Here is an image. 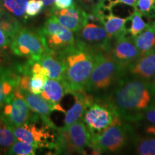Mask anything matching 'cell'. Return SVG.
<instances>
[{"instance_id": "7", "label": "cell", "mask_w": 155, "mask_h": 155, "mask_svg": "<svg viewBox=\"0 0 155 155\" xmlns=\"http://www.w3.org/2000/svg\"><path fill=\"white\" fill-rule=\"evenodd\" d=\"M75 41L79 45L95 53L108 52L111 48V38L98 18L88 13V20L83 28L76 32Z\"/></svg>"}, {"instance_id": "27", "label": "cell", "mask_w": 155, "mask_h": 155, "mask_svg": "<svg viewBox=\"0 0 155 155\" xmlns=\"http://www.w3.org/2000/svg\"><path fill=\"white\" fill-rule=\"evenodd\" d=\"M38 149L35 145L16 140L7 150V154L34 155Z\"/></svg>"}, {"instance_id": "38", "label": "cell", "mask_w": 155, "mask_h": 155, "mask_svg": "<svg viewBox=\"0 0 155 155\" xmlns=\"http://www.w3.org/2000/svg\"><path fill=\"white\" fill-rule=\"evenodd\" d=\"M152 86V85H151ZM152 91H153V93H154V98H155V86H152Z\"/></svg>"}, {"instance_id": "20", "label": "cell", "mask_w": 155, "mask_h": 155, "mask_svg": "<svg viewBox=\"0 0 155 155\" xmlns=\"http://www.w3.org/2000/svg\"><path fill=\"white\" fill-rule=\"evenodd\" d=\"M134 38V43L140 52L141 55L155 48V28L150 23L141 33Z\"/></svg>"}, {"instance_id": "6", "label": "cell", "mask_w": 155, "mask_h": 155, "mask_svg": "<svg viewBox=\"0 0 155 155\" xmlns=\"http://www.w3.org/2000/svg\"><path fill=\"white\" fill-rule=\"evenodd\" d=\"M10 48L14 55L34 61H38L45 54L51 53L40 29L22 27L12 41Z\"/></svg>"}, {"instance_id": "37", "label": "cell", "mask_w": 155, "mask_h": 155, "mask_svg": "<svg viewBox=\"0 0 155 155\" xmlns=\"http://www.w3.org/2000/svg\"><path fill=\"white\" fill-rule=\"evenodd\" d=\"M4 9L2 8V0H0V12L3 11Z\"/></svg>"}, {"instance_id": "21", "label": "cell", "mask_w": 155, "mask_h": 155, "mask_svg": "<svg viewBox=\"0 0 155 155\" xmlns=\"http://www.w3.org/2000/svg\"><path fill=\"white\" fill-rule=\"evenodd\" d=\"M0 28L12 41L22 25L18 19L3 10L0 12Z\"/></svg>"}, {"instance_id": "5", "label": "cell", "mask_w": 155, "mask_h": 155, "mask_svg": "<svg viewBox=\"0 0 155 155\" xmlns=\"http://www.w3.org/2000/svg\"><path fill=\"white\" fill-rule=\"evenodd\" d=\"M131 134H132V127L123 123V119L116 115L106 129L91 138L89 147L95 154H100L103 152H120L126 147Z\"/></svg>"}, {"instance_id": "3", "label": "cell", "mask_w": 155, "mask_h": 155, "mask_svg": "<svg viewBox=\"0 0 155 155\" xmlns=\"http://www.w3.org/2000/svg\"><path fill=\"white\" fill-rule=\"evenodd\" d=\"M127 72V70L114 59L111 52H98L86 91L101 98L105 96Z\"/></svg>"}, {"instance_id": "39", "label": "cell", "mask_w": 155, "mask_h": 155, "mask_svg": "<svg viewBox=\"0 0 155 155\" xmlns=\"http://www.w3.org/2000/svg\"><path fill=\"white\" fill-rule=\"evenodd\" d=\"M152 25H154V28H155V21H154V22H152Z\"/></svg>"}, {"instance_id": "33", "label": "cell", "mask_w": 155, "mask_h": 155, "mask_svg": "<svg viewBox=\"0 0 155 155\" xmlns=\"http://www.w3.org/2000/svg\"><path fill=\"white\" fill-rule=\"evenodd\" d=\"M12 43V40L0 28V51L7 49Z\"/></svg>"}, {"instance_id": "11", "label": "cell", "mask_w": 155, "mask_h": 155, "mask_svg": "<svg viewBox=\"0 0 155 155\" xmlns=\"http://www.w3.org/2000/svg\"><path fill=\"white\" fill-rule=\"evenodd\" d=\"M128 34L125 33L114 38V43H111L110 50L114 59L127 70L141 56L133 37L127 36Z\"/></svg>"}, {"instance_id": "12", "label": "cell", "mask_w": 155, "mask_h": 155, "mask_svg": "<svg viewBox=\"0 0 155 155\" xmlns=\"http://www.w3.org/2000/svg\"><path fill=\"white\" fill-rule=\"evenodd\" d=\"M50 16H53L60 24L72 32L81 30L86 24L88 13L77 4L73 7L62 9H51Z\"/></svg>"}, {"instance_id": "14", "label": "cell", "mask_w": 155, "mask_h": 155, "mask_svg": "<svg viewBox=\"0 0 155 155\" xmlns=\"http://www.w3.org/2000/svg\"><path fill=\"white\" fill-rule=\"evenodd\" d=\"M68 139L75 152L86 154L85 149L91 144V134L82 119L65 126Z\"/></svg>"}, {"instance_id": "22", "label": "cell", "mask_w": 155, "mask_h": 155, "mask_svg": "<svg viewBox=\"0 0 155 155\" xmlns=\"http://www.w3.org/2000/svg\"><path fill=\"white\" fill-rule=\"evenodd\" d=\"M133 143L137 154L155 155V136H135Z\"/></svg>"}, {"instance_id": "30", "label": "cell", "mask_w": 155, "mask_h": 155, "mask_svg": "<svg viewBox=\"0 0 155 155\" xmlns=\"http://www.w3.org/2000/svg\"><path fill=\"white\" fill-rule=\"evenodd\" d=\"M43 8L44 5L41 0H29L25 11L27 19L37 16L41 12Z\"/></svg>"}, {"instance_id": "2", "label": "cell", "mask_w": 155, "mask_h": 155, "mask_svg": "<svg viewBox=\"0 0 155 155\" xmlns=\"http://www.w3.org/2000/svg\"><path fill=\"white\" fill-rule=\"evenodd\" d=\"M96 53L76 43L72 49L59 55L66 67L64 80L70 87L71 94L77 91L86 90L96 64Z\"/></svg>"}, {"instance_id": "23", "label": "cell", "mask_w": 155, "mask_h": 155, "mask_svg": "<svg viewBox=\"0 0 155 155\" xmlns=\"http://www.w3.org/2000/svg\"><path fill=\"white\" fill-rule=\"evenodd\" d=\"M124 20L125 19L112 15L111 16L101 19L100 22L106 29L109 38L114 39L121 35L127 33L123 30Z\"/></svg>"}, {"instance_id": "35", "label": "cell", "mask_w": 155, "mask_h": 155, "mask_svg": "<svg viewBox=\"0 0 155 155\" xmlns=\"http://www.w3.org/2000/svg\"><path fill=\"white\" fill-rule=\"evenodd\" d=\"M44 5V7L46 8L51 9L53 7L54 3H55V0H41Z\"/></svg>"}, {"instance_id": "8", "label": "cell", "mask_w": 155, "mask_h": 155, "mask_svg": "<svg viewBox=\"0 0 155 155\" xmlns=\"http://www.w3.org/2000/svg\"><path fill=\"white\" fill-rule=\"evenodd\" d=\"M40 30L50 51L58 55L65 53L76 44L73 32L60 24L53 16L47 19Z\"/></svg>"}, {"instance_id": "10", "label": "cell", "mask_w": 155, "mask_h": 155, "mask_svg": "<svg viewBox=\"0 0 155 155\" xmlns=\"http://www.w3.org/2000/svg\"><path fill=\"white\" fill-rule=\"evenodd\" d=\"M32 113L18 87L0 108V117L12 128L25 124Z\"/></svg>"}, {"instance_id": "24", "label": "cell", "mask_w": 155, "mask_h": 155, "mask_svg": "<svg viewBox=\"0 0 155 155\" xmlns=\"http://www.w3.org/2000/svg\"><path fill=\"white\" fill-rule=\"evenodd\" d=\"M28 2V0H2V5L4 10L7 13L25 22L27 19L25 11Z\"/></svg>"}, {"instance_id": "31", "label": "cell", "mask_w": 155, "mask_h": 155, "mask_svg": "<svg viewBox=\"0 0 155 155\" xmlns=\"http://www.w3.org/2000/svg\"><path fill=\"white\" fill-rule=\"evenodd\" d=\"M143 119H144L147 121V124L155 126V103L151 104L145 110Z\"/></svg>"}, {"instance_id": "18", "label": "cell", "mask_w": 155, "mask_h": 155, "mask_svg": "<svg viewBox=\"0 0 155 155\" xmlns=\"http://www.w3.org/2000/svg\"><path fill=\"white\" fill-rule=\"evenodd\" d=\"M18 86V75L12 67L0 66V108Z\"/></svg>"}, {"instance_id": "28", "label": "cell", "mask_w": 155, "mask_h": 155, "mask_svg": "<svg viewBox=\"0 0 155 155\" xmlns=\"http://www.w3.org/2000/svg\"><path fill=\"white\" fill-rule=\"evenodd\" d=\"M48 79L47 75L42 73H32L30 81L29 91L35 94H41L45 83Z\"/></svg>"}, {"instance_id": "1", "label": "cell", "mask_w": 155, "mask_h": 155, "mask_svg": "<svg viewBox=\"0 0 155 155\" xmlns=\"http://www.w3.org/2000/svg\"><path fill=\"white\" fill-rule=\"evenodd\" d=\"M152 96L154 93L150 82L127 72L101 98L123 121L138 123L143 119L145 110L151 105Z\"/></svg>"}, {"instance_id": "19", "label": "cell", "mask_w": 155, "mask_h": 155, "mask_svg": "<svg viewBox=\"0 0 155 155\" xmlns=\"http://www.w3.org/2000/svg\"><path fill=\"white\" fill-rule=\"evenodd\" d=\"M38 62L45 70L48 78L64 80L66 67L63 60L57 54L52 52L45 54Z\"/></svg>"}, {"instance_id": "13", "label": "cell", "mask_w": 155, "mask_h": 155, "mask_svg": "<svg viewBox=\"0 0 155 155\" xmlns=\"http://www.w3.org/2000/svg\"><path fill=\"white\" fill-rule=\"evenodd\" d=\"M21 90V89H20ZM22 94L25 99L28 103L31 111L38 114L45 121L47 122L50 125L55 126L50 119V114L53 111H62L65 113V110L61 107V104L55 106L46 101L43 97L40 94H35L29 91L21 90Z\"/></svg>"}, {"instance_id": "25", "label": "cell", "mask_w": 155, "mask_h": 155, "mask_svg": "<svg viewBox=\"0 0 155 155\" xmlns=\"http://www.w3.org/2000/svg\"><path fill=\"white\" fill-rule=\"evenodd\" d=\"M16 140L12 127L0 117V154H7Z\"/></svg>"}, {"instance_id": "17", "label": "cell", "mask_w": 155, "mask_h": 155, "mask_svg": "<svg viewBox=\"0 0 155 155\" xmlns=\"http://www.w3.org/2000/svg\"><path fill=\"white\" fill-rule=\"evenodd\" d=\"M68 94H71V89L65 80L48 78L40 95L50 104L57 106Z\"/></svg>"}, {"instance_id": "26", "label": "cell", "mask_w": 155, "mask_h": 155, "mask_svg": "<svg viewBox=\"0 0 155 155\" xmlns=\"http://www.w3.org/2000/svg\"><path fill=\"white\" fill-rule=\"evenodd\" d=\"M131 17L132 22H131V28L129 33L131 37L134 38L137 35L141 33L150 24V18L146 15H142L137 9H135Z\"/></svg>"}, {"instance_id": "4", "label": "cell", "mask_w": 155, "mask_h": 155, "mask_svg": "<svg viewBox=\"0 0 155 155\" xmlns=\"http://www.w3.org/2000/svg\"><path fill=\"white\" fill-rule=\"evenodd\" d=\"M57 129L32 113L25 124L12 128L16 139L35 145L38 149H48L57 154Z\"/></svg>"}, {"instance_id": "34", "label": "cell", "mask_w": 155, "mask_h": 155, "mask_svg": "<svg viewBox=\"0 0 155 155\" xmlns=\"http://www.w3.org/2000/svg\"><path fill=\"white\" fill-rule=\"evenodd\" d=\"M79 3L83 6L84 8H86L91 12L94 8L96 6L99 4L102 0H78Z\"/></svg>"}, {"instance_id": "32", "label": "cell", "mask_w": 155, "mask_h": 155, "mask_svg": "<svg viewBox=\"0 0 155 155\" xmlns=\"http://www.w3.org/2000/svg\"><path fill=\"white\" fill-rule=\"evenodd\" d=\"M75 0H55L53 7H52L51 9H66L69 7H73V5H75Z\"/></svg>"}, {"instance_id": "15", "label": "cell", "mask_w": 155, "mask_h": 155, "mask_svg": "<svg viewBox=\"0 0 155 155\" xmlns=\"http://www.w3.org/2000/svg\"><path fill=\"white\" fill-rule=\"evenodd\" d=\"M129 74L151 82L155 78V48L141 55L128 68Z\"/></svg>"}, {"instance_id": "36", "label": "cell", "mask_w": 155, "mask_h": 155, "mask_svg": "<svg viewBox=\"0 0 155 155\" xmlns=\"http://www.w3.org/2000/svg\"><path fill=\"white\" fill-rule=\"evenodd\" d=\"M111 1V2L113 4V6L114 5H116V4L119 3V0H110Z\"/></svg>"}, {"instance_id": "9", "label": "cell", "mask_w": 155, "mask_h": 155, "mask_svg": "<svg viewBox=\"0 0 155 155\" xmlns=\"http://www.w3.org/2000/svg\"><path fill=\"white\" fill-rule=\"evenodd\" d=\"M116 115L118 114L104 98L96 97L94 103L86 108L82 120L91 138L106 129Z\"/></svg>"}, {"instance_id": "29", "label": "cell", "mask_w": 155, "mask_h": 155, "mask_svg": "<svg viewBox=\"0 0 155 155\" xmlns=\"http://www.w3.org/2000/svg\"><path fill=\"white\" fill-rule=\"evenodd\" d=\"M135 9L150 18H155V0H137Z\"/></svg>"}, {"instance_id": "40", "label": "cell", "mask_w": 155, "mask_h": 155, "mask_svg": "<svg viewBox=\"0 0 155 155\" xmlns=\"http://www.w3.org/2000/svg\"><path fill=\"white\" fill-rule=\"evenodd\" d=\"M0 54H1V51H0Z\"/></svg>"}, {"instance_id": "16", "label": "cell", "mask_w": 155, "mask_h": 155, "mask_svg": "<svg viewBox=\"0 0 155 155\" xmlns=\"http://www.w3.org/2000/svg\"><path fill=\"white\" fill-rule=\"evenodd\" d=\"M71 94L74 96L75 101L72 107L65 112L64 120L65 126H68L78 120L82 119L86 108L96 99V97H94V95L87 93L86 90L77 91L72 92Z\"/></svg>"}]
</instances>
